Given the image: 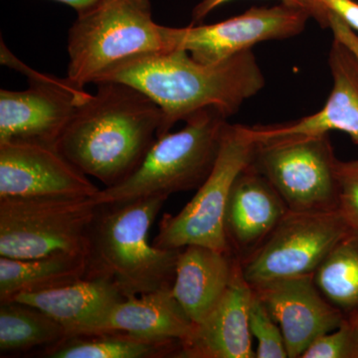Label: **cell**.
<instances>
[{"label": "cell", "mask_w": 358, "mask_h": 358, "mask_svg": "<svg viewBox=\"0 0 358 358\" xmlns=\"http://www.w3.org/2000/svg\"><path fill=\"white\" fill-rule=\"evenodd\" d=\"M0 62L22 73L28 88L0 91V143L31 141L55 145L75 110L91 96L65 78L43 74L16 57L1 39Z\"/></svg>", "instance_id": "cell-9"}, {"label": "cell", "mask_w": 358, "mask_h": 358, "mask_svg": "<svg viewBox=\"0 0 358 358\" xmlns=\"http://www.w3.org/2000/svg\"><path fill=\"white\" fill-rule=\"evenodd\" d=\"M257 143L250 127L228 122L211 173L178 214H164L152 244L162 249L199 245L232 254L224 228L226 207L235 179L253 160Z\"/></svg>", "instance_id": "cell-6"}, {"label": "cell", "mask_w": 358, "mask_h": 358, "mask_svg": "<svg viewBox=\"0 0 358 358\" xmlns=\"http://www.w3.org/2000/svg\"><path fill=\"white\" fill-rule=\"evenodd\" d=\"M103 81L133 86L159 106L157 138L203 110H217L228 119L266 83L252 49L214 64L200 63L183 49L140 56L115 66L95 84Z\"/></svg>", "instance_id": "cell-1"}, {"label": "cell", "mask_w": 358, "mask_h": 358, "mask_svg": "<svg viewBox=\"0 0 358 358\" xmlns=\"http://www.w3.org/2000/svg\"><path fill=\"white\" fill-rule=\"evenodd\" d=\"M178 341H141L122 334L103 333L72 336L45 348L43 357L50 358H159L176 357Z\"/></svg>", "instance_id": "cell-22"}, {"label": "cell", "mask_w": 358, "mask_h": 358, "mask_svg": "<svg viewBox=\"0 0 358 358\" xmlns=\"http://www.w3.org/2000/svg\"><path fill=\"white\" fill-rule=\"evenodd\" d=\"M84 254H58L37 259L0 256V301L16 294L38 293L67 286L85 279Z\"/></svg>", "instance_id": "cell-20"}, {"label": "cell", "mask_w": 358, "mask_h": 358, "mask_svg": "<svg viewBox=\"0 0 358 358\" xmlns=\"http://www.w3.org/2000/svg\"><path fill=\"white\" fill-rule=\"evenodd\" d=\"M173 50V27L155 22L150 0H101L68 31L66 77L85 89L122 62Z\"/></svg>", "instance_id": "cell-4"}, {"label": "cell", "mask_w": 358, "mask_h": 358, "mask_svg": "<svg viewBox=\"0 0 358 358\" xmlns=\"http://www.w3.org/2000/svg\"><path fill=\"white\" fill-rule=\"evenodd\" d=\"M253 288L245 280L241 263L222 298L211 312L193 326L181 341L179 358H255L249 327Z\"/></svg>", "instance_id": "cell-14"}, {"label": "cell", "mask_w": 358, "mask_h": 358, "mask_svg": "<svg viewBox=\"0 0 358 358\" xmlns=\"http://www.w3.org/2000/svg\"><path fill=\"white\" fill-rule=\"evenodd\" d=\"M257 143L251 166L270 181L289 211L338 209V159L329 134H294Z\"/></svg>", "instance_id": "cell-8"}, {"label": "cell", "mask_w": 358, "mask_h": 358, "mask_svg": "<svg viewBox=\"0 0 358 358\" xmlns=\"http://www.w3.org/2000/svg\"><path fill=\"white\" fill-rule=\"evenodd\" d=\"M322 296L345 315L358 312V231L350 230L313 274Z\"/></svg>", "instance_id": "cell-23"}, {"label": "cell", "mask_w": 358, "mask_h": 358, "mask_svg": "<svg viewBox=\"0 0 358 358\" xmlns=\"http://www.w3.org/2000/svg\"><path fill=\"white\" fill-rule=\"evenodd\" d=\"M100 190L55 145L0 143V199L94 197Z\"/></svg>", "instance_id": "cell-12"}, {"label": "cell", "mask_w": 358, "mask_h": 358, "mask_svg": "<svg viewBox=\"0 0 358 358\" xmlns=\"http://www.w3.org/2000/svg\"><path fill=\"white\" fill-rule=\"evenodd\" d=\"M124 299L112 282L96 278L38 293L16 294L11 300L47 313L64 327L68 338L95 333L110 310Z\"/></svg>", "instance_id": "cell-17"}, {"label": "cell", "mask_w": 358, "mask_h": 358, "mask_svg": "<svg viewBox=\"0 0 358 358\" xmlns=\"http://www.w3.org/2000/svg\"><path fill=\"white\" fill-rule=\"evenodd\" d=\"M249 327L257 341L256 358H288L286 343L279 324L253 289L249 307Z\"/></svg>", "instance_id": "cell-24"}, {"label": "cell", "mask_w": 358, "mask_h": 358, "mask_svg": "<svg viewBox=\"0 0 358 358\" xmlns=\"http://www.w3.org/2000/svg\"><path fill=\"white\" fill-rule=\"evenodd\" d=\"M338 210L353 230L358 231V160L336 164Z\"/></svg>", "instance_id": "cell-25"}, {"label": "cell", "mask_w": 358, "mask_h": 358, "mask_svg": "<svg viewBox=\"0 0 358 358\" xmlns=\"http://www.w3.org/2000/svg\"><path fill=\"white\" fill-rule=\"evenodd\" d=\"M67 338L64 327L39 308L15 300L0 301V352L48 348Z\"/></svg>", "instance_id": "cell-21"}, {"label": "cell", "mask_w": 358, "mask_h": 358, "mask_svg": "<svg viewBox=\"0 0 358 358\" xmlns=\"http://www.w3.org/2000/svg\"><path fill=\"white\" fill-rule=\"evenodd\" d=\"M167 197L96 203L87 230L85 279L108 280L124 298L173 286L181 249L148 241Z\"/></svg>", "instance_id": "cell-3"}, {"label": "cell", "mask_w": 358, "mask_h": 358, "mask_svg": "<svg viewBox=\"0 0 358 358\" xmlns=\"http://www.w3.org/2000/svg\"><path fill=\"white\" fill-rule=\"evenodd\" d=\"M310 17L306 9L286 3L252 7L241 15L214 24L173 27L174 49L187 51L203 64H214L251 50L261 42L296 36Z\"/></svg>", "instance_id": "cell-11"}, {"label": "cell", "mask_w": 358, "mask_h": 358, "mask_svg": "<svg viewBox=\"0 0 358 358\" xmlns=\"http://www.w3.org/2000/svg\"><path fill=\"white\" fill-rule=\"evenodd\" d=\"M301 358H352V336L350 320L315 339Z\"/></svg>", "instance_id": "cell-26"}, {"label": "cell", "mask_w": 358, "mask_h": 358, "mask_svg": "<svg viewBox=\"0 0 358 358\" xmlns=\"http://www.w3.org/2000/svg\"><path fill=\"white\" fill-rule=\"evenodd\" d=\"M288 211L274 186L250 164L235 179L226 207L224 228L231 253L240 261L253 253Z\"/></svg>", "instance_id": "cell-15"}, {"label": "cell", "mask_w": 358, "mask_h": 358, "mask_svg": "<svg viewBox=\"0 0 358 358\" xmlns=\"http://www.w3.org/2000/svg\"><path fill=\"white\" fill-rule=\"evenodd\" d=\"M229 1L231 0H202L193 9L192 24L203 20L214 9ZM281 1L282 3L289 4V6H298L306 9L310 14L312 18L317 20L322 27H329V10L326 6L320 3V2L315 1V0H281Z\"/></svg>", "instance_id": "cell-27"}, {"label": "cell", "mask_w": 358, "mask_h": 358, "mask_svg": "<svg viewBox=\"0 0 358 358\" xmlns=\"http://www.w3.org/2000/svg\"><path fill=\"white\" fill-rule=\"evenodd\" d=\"M279 324L289 358H299L315 339L338 329L345 315L322 296L313 275L252 287Z\"/></svg>", "instance_id": "cell-13"}, {"label": "cell", "mask_w": 358, "mask_h": 358, "mask_svg": "<svg viewBox=\"0 0 358 358\" xmlns=\"http://www.w3.org/2000/svg\"><path fill=\"white\" fill-rule=\"evenodd\" d=\"M93 197L0 199V256L37 259L84 254Z\"/></svg>", "instance_id": "cell-7"}, {"label": "cell", "mask_w": 358, "mask_h": 358, "mask_svg": "<svg viewBox=\"0 0 358 358\" xmlns=\"http://www.w3.org/2000/svg\"><path fill=\"white\" fill-rule=\"evenodd\" d=\"M239 263L230 253L199 245L181 249L171 293L193 324L211 312L228 289Z\"/></svg>", "instance_id": "cell-18"}, {"label": "cell", "mask_w": 358, "mask_h": 358, "mask_svg": "<svg viewBox=\"0 0 358 358\" xmlns=\"http://www.w3.org/2000/svg\"><path fill=\"white\" fill-rule=\"evenodd\" d=\"M53 1L69 6L74 8L77 13H79L90 8V7L95 6L101 0H53Z\"/></svg>", "instance_id": "cell-30"}, {"label": "cell", "mask_w": 358, "mask_h": 358, "mask_svg": "<svg viewBox=\"0 0 358 358\" xmlns=\"http://www.w3.org/2000/svg\"><path fill=\"white\" fill-rule=\"evenodd\" d=\"M185 128L159 136L136 171L93 197L96 203L164 196L199 189L217 157L227 117L206 109L190 117Z\"/></svg>", "instance_id": "cell-5"}, {"label": "cell", "mask_w": 358, "mask_h": 358, "mask_svg": "<svg viewBox=\"0 0 358 358\" xmlns=\"http://www.w3.org/2000/svg\"><path fill=\"white\" fill-rule=\"evenodd\" d=\"M358 31V3L353 0H315Z\"/></svg>", "instance_id": "cell-29"}, {"label": "cell", "mask_w": 358, "mask_h": 358, "mask_svg": "<svg viewBox=\"0 0 358 358\" xmlns=\"http://www.w3.org/2000/svg\"><path fill=\"white\" fill-rule=\"evenodd\" d=\"M80 103L56 148L105 188L126 180L157 138L162 113L145 93L128 84L103 81Z\"/></svg>", "instance_id": "cell-2"}, {"label": "cell", "mask_w": 358, "mask_h": 358, "mask_svg": "<svg viewBox=\"0 0 358 358\" xmlns=\"http://www.w3.org/2000/svg\"><path fill=\"white\" fill-rule=\"evenodd\" d=\"M329 27L334 33V38L348 47L358 61V36L355 30L331 11L329 13Z\"/></svg>", "instance_id": "cell-28"}, {"label": "cell", "mask_w": 358, "mask_h": 358, "mask_svg": "<svg viewBox=\"0 0 358 358\" xmlns=\"http://www.w3.org/2000/svg\"><path fill=\"white\" fill-rule=\"evenodd\" d=\"M193 326L174 299L171 287H166L124 299L110 310L93 334H122L154 343H181L192 334Z\"/></svg>", "instance_id": "cell-19"}, {"label": "cell", "mask_w": 358, "mask_h": 358, "mask_svg": "<svg viewBox=\"0 0 358 358\" xmlns=\"http://www.w3.org/2000/svg\"><path fill=\"white\" fill-rule=\"evenodd\" d=\"M352 230L338 209L288 211L253 253L240 261L250 286L315 274L336 243Z\"/></svg>", "instance_id": "cell-10"}, {"label": "cell", "mask_w": 358, "mask_h": 358, "mask_svg": "<svg viewBox=\"0 0 358 358\" xmlns=\"http://www.w3.org/2000/svg\"><path fill=\"white\" fill-rule=\"evenodd\" d=\"M352 327V358H358V312L346 315Z\"/></svg>", "instance_id": "cell-31"}, {"label": "cell", "mask_w": 358, "mask_h": 358, "mask_svg": "<svg viewBox=\"0 0 358 358\" xmlns=\"http://www.w3.org/2000/svg\"><path fill=\"white\" fill-rule=\"evenodd\" d=\"M333 90L326 105L315 114L294 122L251 128L257 141L294 134L341 131L358 145V61L345 45L334 39L329 51Z\"/></svg>", "instance_id": "cell-16"}]
</instances>
